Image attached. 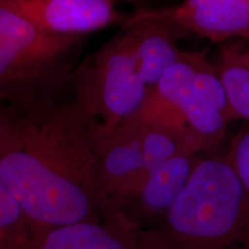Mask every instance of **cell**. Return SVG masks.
I'll list each match as a JSON object with an SVG mask.
<instances>
[{"label": "cell", "instance_id": "2", "mask_svg": "<svg viewBox=\"0 0 249 249\" xmlns=\"http://www.w3.org/2000/svg\"><path fill=\"white\" fill-rule=\"evenodd\" d=\"M160 249H249V197L225 154L202 155L157 225Z\"/></svg>", "mask_w": 249, "mask_h": 249}, {"label": "cell", "instance_id": "6", "mask_svg": "<svg viewBox=\"0 0 249 249\" xmlns=\"http://www.w3.org/2000/svg\"><path fill=\"white\" fill-rule=\"evenodd\" d=\"M92 139L99 181L107 200V216L124 213L148 176L139 140L128 124L112 126L99 120L93 128Z\"/></svg>", "mask_w": 249, "mask_h": 249}, {"label": "cell", "instance_id": "1", "mask_svg": "<svg viewBox=\"0 0 249 249\" xmlns=\"http://www.w3.org/2000/svg\"><path fill=\"white\" fill-rule=\"evenodd\" d=\"M96 123L73 97L0 110V183L44 235L107 216L93 148Z\"/></svg>", "mask_w": 249, "mask_h": 249}, {"label": "cell", "instance_id": "14", "mask_svg": "<svg viewBox=\"0 0 249 249\" xmlns=\"http://www.w3.org/2000/svg\"><path fill=\"white\" fill-rule=\"evenodd\" d=\"M225 155L249 197V123L233 136Z\"/></svg>", "mask_w": 249, "mask_h": 249}, {"label": "cell", "instance_id": "7", "mask_svg": "<svg viewBox=\"0 0 249 249\" xmlns=\"http://www.w3.org/2000/svg\"><path fill=\"white\" fill-rule=\"evenodd\" d=\"M42 29L61 35H89L126 24L130 15L117 8L118 0H0Z\"/></svg>", "mask_w": 249, "mask_h": 249}, {"label": "cell", "instance_id": "9", "mask_svg": "<svg viewBox=\"0 0 249 249\" xmlns=\"http://www.w3.org/2000/svg\"><path fill=\"white\" fill-rule=\"evenodd\" d=\"M123 27L129 35L140 76L152 89L180 57L178 40L188 34L158 9H139Z\"/></svg>", "mask_w": 249, "mask_h": 249}, {"label": "cell", "instance_id": "11", "mask_svg": "<svg viewBox=\"0 0 249 249\" xmlns=\"http://www.w3.org/2000/svg\"><path fill=\"white\" fill-rule=\"evenodd\" d=\"M201 157L182 152L151 171L124 213L148 229L157 225L179 197Z\"/></svg>", "mask_w": 249, "mask_h": 249}, {"label": "cell", "instance_id": "3", "mask_svg": "<svg viewBox=\"0 0 249 249\" xmlns=\"http://www.w3.org/2000/svg\"><path fill=\"white\" fill-rule=\"evenodd\" d=\"M88 36L50 33L0 2V97L6 105L64 98Z\"/></svg>", "mask_w": 249, "mask_h": 249}, {"label": "cell", "instance_id": "4", "mask_svg": "<svg viewBox=\"0 0 249 249\" xmlns=\"http://www.w3.org/2000/svg\"><path fill=\"white\" fill-rule=\"evenodd\" d=\"M150 98L185 123L200 154L217 151L235 120L222 77L205 52L182 51Z\"/></svg>", "mask_w": 249, "mask_h": 249}, {"label": "cell", "instance_id": "8", "mask_svg": "<svg viewBox=\"0 0 249 249\" xmlns=\"http://www.w3.org/2000/svg\"><path fill=\"white\" fill-rule=\"evenodd\" d=\"M35 249H160L155 233L128 214L116 213L101 222H83L51 230Z\"/></svg>", "mask_w": 249, "mask_h": 249}, {"label": "cell", "instance_id": "12", "mask_svg": "<svg viewBox=\"0 0 249 249\" xmlns=\"http://www.w3.org/2000/svg\"><path fill=\"white\" fill-rule=\"evenodd\" d=\"M213 61L226 88L235 120L249 123V39L222 43Z\"/></svg>", "mask_w": 249, "mask_h": 249}, {"label": "cell", "instance_id": "5", "mask_svg": "<svg viewBox=\"0 0 249 249\" xmlns=\"http://www.w3.org/2000/svg\"><path fill=\"white\" fill-rule=\"evenodd\" d=\"M70 88L87 113L112 126L138 114L151 93L140 76L129 35L124 27L76 65Z\"/></svg>", "mask_w": 249, "mask_h": 249}, {"label": "cell", "instance_id": "10", "mask_svg": "<svg viewBox=\"0 0 249 249\" xmlns=\"http://www.w3.org/2000/svg\"><path fill=\"white\" fill-rule=\"evenodd\" d=\"M158 11L188 35L218 44L249 39V0H183L176 7Z\"/></svg>", "mask_w": 249, "mask_h": 249}, {"label": "cell", "instance_id": "13", "mask_svg": "<svg viewBox=\"0 0 249 249\" xmlns=\"http://www.w3.org/2000/svg\"><path fill=\"white\" fill-rule=\"evenodd\" d=\"M43 236L23 205L0 183V249H35Z\"/></svg>", "mask_w": 249, "mask_h": 249}, {"label": "cell", "instance_id": "15", "mask_svg": "<svg viewBox=\"0 0 249 249\" xmlns=\"http://www.w3.org/2000/svg\"><path fill=\"white\" fill-rule=\"evenodd\" d=\"M118 1H120V0H118Z\"/></svg>", "mask_w": 249, "mask_h": 249}]
</instances>
